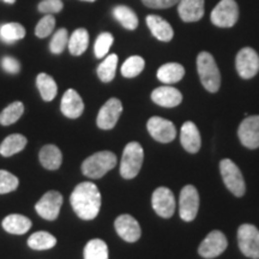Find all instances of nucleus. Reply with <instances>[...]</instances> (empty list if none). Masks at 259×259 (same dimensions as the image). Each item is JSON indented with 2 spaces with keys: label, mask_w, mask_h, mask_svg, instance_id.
<instances>
[{
  "label": "nucleus",
  "mask_w": 259,
  "mask_h": 259,
  "mask_svg": "<svg viewBox=\"0 0 259 259\" xmlns=\"http://www.w3.org/2000/svg\"><path fill=\"white\" fill-rule=\"evenodd\" d=\"M197 70L203 87L210 93L219 92L221 85V74L211 54L202 52L197 58Z\"/></svg>",
  "instance_id": "obj_2"
},
{
  "label": "nucleus",
  "mask_w": 259,
  "mask_h": 259,
  "mask_svg": "<svg viewBox=\"0 0 259 259\" xmlns=\"http://www.w3.org/2000/svg\"><path fill=\"white\" fill-rule=\"evenodd\" d=\"M239 6L235 0H221L211 11V23L220 28H231L238 22Z\"/></svg>",
  "instance_id": "obj_7"
},
{
  "label": "nucleus",
  "mask_w": 259,
  "mask_h": 259,
  "mask_svg": "<svg viewBox=\"0 0 259 259\" xmlns=\"http://www.w3.org/2000/svg\"><path fill=\"white\" fill-rule=\"evenodd\" d=\"M235 66L239 76L244 79L253 78L259 71V56L253 48L245 47L236 54Z\"/></svg>",
  "instance_id": "obj_9"
},
{
  "label": "nucleus",
  "mask_w": 259,
  "mask_h": 259,
  "mask_svg": "<svg viewBox=\"0 0 259 259\" xmlns=\"http://www.w3.org/2000/svg\"><path fill=\"white\" fill-rule=\"evenodd\" d=\"M69 34L65 28H61L57 30L56 34L53 35V38L51 40L50 50L53 54H60L65 50L66 45L69 44Z\"/></svg>",
  "instance_id": "obj_36"
},
{
  "label": "nucleus",
  "mask_w": 259,
  "mask_h": 259,
  "mask_svg": "<svg viewBox=\"0 0 259 259\" xmlns=\"http://www.w3.org/2000/svg\"><path fill=\"white\" fill-rule=\"evenodd\" d=\"M30 220L23 215H19V213H12V215L6 216L3 221V228L11 234H25L30 229Z\"/></svg>",
  "instance_id": "obj_23"
},
{
  "label": "nucleus",
  "mask_w": 259,
  "mask_h": 259,
  "mask_svg": "<svg viewBox=\"0 0 259 259\" xmlns=\"http://www.w3.org/2000/svg\"><path fill=\"white\" fill-rule=\"evenodd\" d=\"M144 160V151L141 144L131 142L126 145L122 153L120 174L124 179H134L138 176Z\"/></svg>",
  "instance_id": "obj_4"
},
{
  "label": "nucleus",
  "mask_w": 259,
  "mask_h": 259,
  "mask_svg": "<svg viewBox=\"0 0 259 259\" xmlns=\"http://www.w3.org/2000/svg\"><path fill=\"white\" fill-rule=\"evenodd\" d=\"M227 246H228V241H227L226 235L220 231H212L200 242L198 253L200 257L205 259H212L222 254L226 251Z\"/></svg>",
  "instance_id": "obj_10"
},
{
  "label": "nucleus",
  "mask_w": 259,
  "mask_h": 259,
  "mask_svg": "<svg viewBox=\"0 0 259 259\" xmlns=\"http://www.w3.org/2000/svg\"><path fill=\"white\" fill-rule=\"evenodd\" d=\"M61 205H63V196L57 191H50L45 193L42 198L35 204V210L42 219L54 221L59 216Z\"/></svg>",
  "instance_id": "obj_11"
},
{
  "label": "nucleus",
  "mask_w": 259,
  "mask_h": 259,
  "mask_svg": "<svg viewBox=\"0 0 259 259\" xmlns=\"http://www.w3.org/2000/svg\"><path fill=\"white\" fill-rule=\"evenodd\" d=\"M84 259H108V246L101 239H93L84 247Z\"/></svg>",
  "instance_id": "obj_30"
},
{
  "label": "nucleus",
  "mask_w": 259,
  "mask_h": 259,
  "mask_svg": "<svg viewBox=\"0 0 259 259\" xmlns=\"http://www.w3.org/2000/svg\"><path fill=\"white\" fill-rule=\"evenodd\" d=\"M147 24L149 29H150L151 34L157 40L168 42L174 36V30L171 25L168 23L166 19L160 17V16L149 15L147 17Z\"/></svg>",
  "instance_id": "obj_21"
},
{
  "label": "nucleus",
  "mask_w": 259,
  "mask_h": 259,
  "mask_svg": "<svg viewBox=\"0 0 259 259\" xmlns=\"http://www.w3.org/2000/svg\"><path fill=\"white\" fill-rule=\"evenodd\" d=\"M122 112V105L120 100L112 97L101 107L97 114V126L102 130H111L115 126L120 118Z\"/></svg>",
  "instance_id": "obj_14"
},
{
  "label": "nucleus",
  "mask_w": 259,
  "mask_h": 259,
  "mask_svg": "<svg viewBox=\"0 0 259 259\" xmlns=\"http://www.w3.org/2000/svg\"><path fill=\"white\" fill-rule=\"evenodd\" d=\"M178 12L184 22L199 21L204 16V0H180Z\"/></svg>",
  "instance_id": "obj_20"
},
{
  "label": "nucleus",
  "mask_w": 259,
  "mask_h": 259,
  "mask_svg": "<svg viewBox=\"0 0 259 259\" xmlns=\"http://www.w3.org/2000/svg\"><path fill=\"white\" fill-rule=\"evenodd\" d=\"M239 138L248 149L259 148V115H251L245 118L239 126Z\"/></svg>",
  "instance_id": "obj_15"
},
{
  "label": "nucleus",
  "mask_w": 259,
  "mask_h": 259,
  "mask_svg": "<svg viewBox=\"0 0 259 259\" xmlns=\"http://www.w3.org/2000/svg\"><path fill=\"white\" fill-rule=\"evenodd\" d=\"M27 143V138L23 135H10L0 145V154L4 157L12 156V155L23 150Z\"/></svg>",
  "instance_id": "obj_26"
},
{
  "label": "nucleus",
  "mask_w": 259,
  "mask_h": 259,
  "mask_svg": "<svg viewBox=\"0 0 259 259\" xmlns=\"http://www.w3.org/2000/svg\"><path fill=\"white\" fill-rule=\"evenodd\" d=\"M54 27H56V18L52 15H46L44 18H41L35 28V35L40 38L47 37L52 34Z\"/></svg>",
  "instance_id": "obj_38"
},
{
  "label": "nucleus",
  "mask_w": 259,
  "mask_h": 259,
  "mask_svg": "<svg viewBox=\"0 0 259 259\" xmlns=\"http://www.w3.org/2000/svg\"><path fill=\"white\" fill-rule=\"evenodd\" d=\"M70 202L79 219L90 221L99 215L101 209V193L95 184L80 183L71 194Z\"/></svg>",
  "instance_id": "obj_1"
},
{
  "label": "nucleus",
  "mask_w": 259,
  "mask_h": 259,
  "mask_svg": "<svg viewBox=\"0 0 259 259\" xmlns=\"http://www.w3.org/2000/svg\"><path fill=\"white\" fill-rule=\"evenodd\" d=\"M114 227L116 233L122 240L127 242H136L141 238V226H139L137 220L132 218L131 215H127V213L119 216L115 220Z\"/></svg>",
  "instance_id": "obj_16"
},
{
  "label": "nucleus",
  "mask_w": 259,
  "mask_h": 259,
  "mask_svg": "<svg viewBox=\"0 0 259 259\" xmlns=\"http://www.w3.org/2000/svg\"><path fill=\"white\" fill-rule=\"evenodd\" d=\"M115 166V154L111 151H100L89 156L83 162L82 171L85 177L92 178V179H100Z\"/></svg>",
  "instance_id": "obj_3"
},
{
  "label": "nucleus",
  "mask_w": 259,
  "mask_h": 259,
  "mask_svg": "<svg viewBox=\"0 0 259 259\" xmlns=\"http://www.w3.org/2000/svg\"><path fill=\"white\" fill-rule=\"evenodd\" d=\"M57 245V239L48 232H36L28 239V246L32 250H50Z\"/></svg>",
  "instance_id": "obj_29"
},
{
  "label": "nucleus",
  "mask_w": 259,
  "mask_h": 259,
  "mask_svg": "<svg viewBox=\"0 0 259 259\" xmlns=\"http://www.w3.org/2000/svg\"><path fill=\"white\" fill-rule=\"evenodd\" d=\"M113 16L122 27L127 30H135L138 27V17L135 14L134 10H131L125 5L115 6L113 10Z\"/></svg>",
  "instance_id": "obj_27"
},
{
  "label": "nucleus",
  "mask_w": 259,
  "mask_h": 259,
  "mask_svg": "<svg viewBox=\"0 0 259 259\" xmlns=\"http://www.w3.org/2000/svg\"><path fill=\"white\" fill-rule=\"evenodd\" d=\"M3 2H5L6 4H14L16 0H3Z\"/></svg>",
  "instance_id": "obj_42"
},
{
  "label": "nucleus",
  "mask_w": 259,
  "mask_h": 259,
  "mask_svg": "<svg viewBox=\"0 0 259 259\" xmlns=\"http://www.w3.org/2000/svg\"><path fill=\"white\" fill-rule=\"evenodd\" d=\"M89 45V34L87 31V29L79 28L76 29L71 35V37L69 38V51L72 56H82L84 52L87 51Z\"/></svg>",
  "instance_id": "obj_25"
},
{
  "label": "nucleus",
  "mask_w": 259,
  "mask_h": 259,
  "mask_svg": "<svg viewBox=\"0 0 259 259\" xmlns=\"http://www.w3.org/2000/svg\"><path fill=\"white\" fill-rule=\"evenodd\" d=\"M25 36V29L19 23H6L0 27V40L6 44L22 40Z\"/></svg>",
  "instance_id": "obj_31"
},
{
  "label": "nucleus",
  "mask_w": 259,
  "mask_h": 259,
  "mask_svg": "<svg viewBox=\"0 0 259 259\" xmlns=\"http://www.w3.org/2000/svg\"><path fill=\"white\" fill-rule=\"evenodd\" d=\"M116 65H118V56L116 54H111L102 61L97 67V76L102 82L108 83L114 79Z\"/></svg>",
  "instance_id": "obj_32"
},
{
  "label": "nucleus",
  "mask_w": 259,
  "mask_h": 259,
  "mask_svg": "<svg viewBox=\"0 0 259 259\" xmlns=\"http://www.w3.org/2000/svg\"><path fill=\"white\" fill-rule=\"evenodd\" d=\"M147 127L151 137L160 143H169L177 137V130L173 122L160 116L149 119Z\"/></svg>",
  "instance_id": "obj_12"
},
{
  "label": "nucleus",
  "mask_w": 259,
  "mask_h": 259,
  "mask_svg": "<svg viewBox=\"0 0 259 259\" xmlns=\"http://www.w3.org/2000/svg\"><path fill=\"white\" fill-rule=\"evenodd\" d=\"M113 35L111 32H102L97 36L95 45H94V52L96 58H105L108 54V51L113 45Z\"/></svg>",
  "instance_id": "obj_35"
},
{
  "label": "nucleus",
  "mask_w": 259,
  "mask_h": 259,
  "mask_svg": "<svg viewBox=\"0 0 259 259\" xmlns=\"http://www.w3.org/2000/svg\"><path fill=\"white\" fill-rule=\"evenodd\" d=\"M144 66L145 61L143 58L139 56H132L122 64L121 74L126 78H134V77H137L144 70Z\"/></svg>",
  "instance_id": "obj_34"
},
{
  "label": "nucleus",
  "mask_w": 259,
  "mask_h": 259,
  "mask_svg": "<svg viewBox=\"0 0 259 259\" xmlns=\"http://www.w3.org/2000/svg\"><path fill=\"white\" fill-rule=\"evenodd\" d=\"M151 99L156 105L166 108H173L179 106L183 101V95L179 90L173 87H158L151 94Z\"/></svg>",
  "instance_id": "obj_18"
},
{
  "label": "nucleus",
  "mask_w": 259,
  "mask_h": 259,
  "mask_svg": "<svg viewBox=\"0 0 259 259\" xmlns=\"http://www.w3.org/2000/svg\"><path fill=\"white\" fill-rule=\"evenodd\" d=\"M84 103L79 94L73 89H69L61 99V112L66 118L76 119L82 115Z\"/></svg>",
  "instance_id": "obj_17"
},
{
  "label": "nucleus",
  "mask_w": 259,
  "mask_h": 259,
  "mask_svg": "<svg viewBox=\"0 0 259 259\" xmlns=\"http://www.w3.org/2000/svg\"><path fill=\"white\" fill-rule=\"evenodd\" d=\"M24 112V105L22 102H14L9 105L0 113V124L3 126H9L15 124L21 118Z\"/></svg>",
  "instance_id": "obj_33"
},
{
  "label": "nucleus",
  "mask_w": 259,
  "mask_h": 259,
  "mask_svg": "<svg viewBox=\"0 0 259 259\" xmlns=\"http://www.w3.org/2000/svg\"><path fill=\"white\" fill-rule=\"evenodd\" d=\"M63 8L64 4L61 0H42L38 4V11L46 15L58 14L63 10Z\"/></svg>",
  "instance_id": "obj_39"
},
{
  "label": "nucleus",
  "mask_w": 259,
  "mask_h": 259,
  "mask_svg": "<svg viewBox=\"0 0 259 259\" xmlns=\"http://www.w3.org/2000/svg\"><path fill=\"white\" fill-rule=\"evenodd\" d=\"M180 142L184 149L191 154L198 153L200 149V135L196 124L186 121L181 127Z\"/></svg>",
  "instance_id": "obj_19"
},
{
  "label": "nucleus",
  "mask_w": 259,
  "mask_h": 259,
  "mask_svg": "<svg viewBox=\"0 0 259 259\" xmlns=\"http://www.w3.org/2000/svg\"><path fill=\"white\" fill-rule=\"evenodd\" d=\"M19 185L18 178L6 170H0V194L12 192Z\"/></svg>",
  "instance_id": "obj_37"
},
{
  "label": "nucleus",
  "mask_w": 259,
  "mask_h": 259,
  "mask_svg": "<svg viewBox=\"0 0 259 259\" xmlns=\"http://www.w3.org/2000/svg\"><path fill=\"white\" fill-rule=\"evenodd\" d=\"M2 66L8 73L16 74L21 71V64L17 59L12 57H4L2 60Z\"/></svg>",
  "instance_id": "obj_40"
},
{
  "label": "nucleus",
  "mask_w": 259,
  "mask_h": 259,
  "mask_svg": "<svg viewBox=\"0 0 259 259\" xmlns=\"http://www.w3.org/2000/svg\"><path fill=\"white\" fill-rule=\"evenodd\" d=\"M36 85L41 97L45 101H52L57 96L58 87L56 80H54L50 74L40 73L36 77Z\"/></svg>",
  "instance_id": "obj_28"
},
{
  "label": "nucleus",
  "mask_w": 259,
  "mask_h": 259,
  "mask_svg": "<svg viewBox=\"0 0 259 259\" xmlns=\"http://www.w3.org/2000/svg\"><path fill=\"white\" fill-rule=\"evenodd\" d=\"M185 76V69L178 63H168L162 65L157 71V78L164 84H174L183 79Z\"/></svg>",
  "instance_id": "obj_24"
},
{
  "label": "nucleus",
  "mask_w": 259,
  "mask_h": 259,
  "mask_svg": "<svg viewBox=\"0 0 259 259\" xmlns=\"http://www.w3.org/2000/svg\"><path fill=\"white\" fill-rule=\"evenodd\" d=\"M80 2H89V3H94V2H96V0H80Z\"/></svg>",
  "instance_id": "obj_43"
},
{
  "label": "nucleus",
  "mask_w": 259,
  "mask_h": 259,
  "mask_svg": "<svg viewBox=\"0 0 259 259\" xmlns=\"http://www.w3.org/2000/svg\"><path fill=\"white\" fill-rule=\"evenodd\" d=\"M40 162L46 169L56 170L61 166L63 162V155H61L60 149L56 145H45L40 150Z\"/></svg>",
  "instance_id": "obj_22"
},
{
  "label": "nucleus",
  "mask_w": 259,
  "mask_h": 259,
  "mask_svg": "<svg viewBox=\"0 0 259 259\" xmlns=\"http://www.w3.org/2000/svg\"><path fill=\"white\" fill-rule=\"evenodd\" d=\"M220 171L223 183L231 192L236 197H242L246 192V185L244 177L239 167L229 158H225L220 163Z\"/></svg>",
  "instance_id": "obj_5"
},
{
  "label": "nucleus",
  "mask_w": 259,
  "mask_h": 259,
  "mask_svg": "<svg viewBox=\"0 0 259 259\" xmlns=\"http://www.w3.org/2000/svg\"><path fill=\"white\" fill-rule=\"evenodd\" d=\"M180 0H142L145 6L151 9H168L173 5L179 4Z\"/></svg>",
  "instance_id": "obj_41"
},
{
  "label": "nucleus",
  "mask_w": 259,
  "mask_h": 259,
  "mask_svg": "<svg viewBox=\"0 0 259 259\" xmlns=\"http://www.w3.org/2000/svg\"><path fill=\"white\" fill-rule=\"evenodd\" d=\"M238 245L242 254L252 259H259V229L245 223L238 229Z\"/></svg>",
  "instance_id": "obj_6"
},
{
  "label": "nucleus",
  "mask_w": 259,
  "mask_h": 259,
  "mask_svg": "<svg viewBox=\"0 0 259 259\" xmlns=\"http://www.w3.org/2000/svg\"><path fill=\"white\" fill-rule=\"evenodd\" d=\"M151 203L155 212L163 219L171 218L176 211V198L173 192L167 187H158L155 190Z\"/></svg>",
  "instance_id": "obj_13"
},
{
  "label": "nucleus",
  "mask_w": 259,
  "mask_h": 259,
  "mask_svg": "<svg viewBox=\"0 0 259 259\" xmlns=\"http://www.w3.org/2000/svg\"><path fill=\"white\" fill-rule=\"evenodd\" d=\"M199 209V194L193 185H186L181 190L179 198V213L181 220L191 222L196 219Z\"/></svg>",
  "instance_id": "obj_8"
}]
</instances>
